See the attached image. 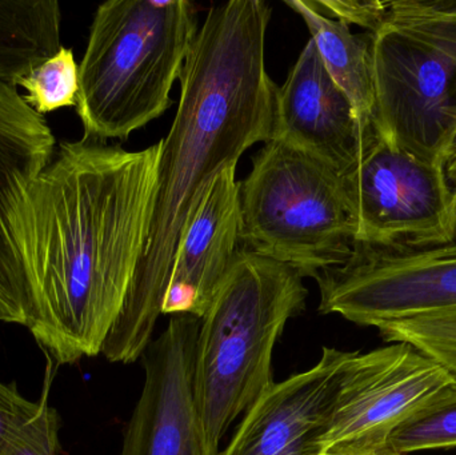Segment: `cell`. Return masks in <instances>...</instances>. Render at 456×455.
<instances>
[{
    "mask_svg": "<svg viewBox=\"0 0 456 455\" xmlns=\"http://www.w3.org/2000/svg\"><path fill=\"white\" fill-rule=\"evenodd\" d=\"M159 154V142H63L11 208L27 329L58 365L102 354L143 253Z\"/></svg>",
    "mask_w": 456,
    "mask_h": 455,
    "instance_id": "1",
    "label": "cell"
},
{
    "mask_svg": "<svg viewBox=\"0 0 456 455\" xmlns=\"http://www.w3.org/2000/svg\"><path fill=\"white\" fill-rule=\"evenodd\" d=\"M271 8L231 0L208 11L184 61L181 101L160 143L141 261L102 354L135 362L162 315L182 238L216 179L271 136L278 85L265 61Z\"/></svg>",
    "mask_w": 456,
    "mask_h": 455,
    "instance_id": "2",
    "label": "cell"
},
{
    "mask_svg": "<svg viewBox=\"0 0 456 455\" xmlns=\"http://www.w3.org/2000/svg\"><path fill=\"white\" fill-rule=\"evenodd\" d=\"M308 291L289 264L240 248L200 320L192 397L205 455L273 384V353Z\"/></svg>",
    "mask_w": 456,
    "mask_h": 455,
    "instance_id": "3",
    "label": "cell"
},
{
    "mask_svg": "<svg viewBox=\"0 0 456 455\" xmlns=\"http://www.w3.org/2000/svg\"><path fill=\"white\" fill-rule=\"evenodd\" d=\"M198 31V8L187 0L99 5L79 64L77 112L86 138L126 141L167 111Z\"/></svg>",
    "mask_w": 456,
    "mask_h": 455,
    "instance_id": "4",
    "label": "cell"
},
{
    "mask_svg": "<svg viewBox=\"0 0 456 455\" xmlns=\"http://www.w3.org/2000/svg\"><path fill=\"white\" fill-rule=\"evenodd\" d=\"M370 35L375 134L446 165L456 143V2L385 3Z\"/></svg>",
    "mask_w": 456,
    "mask_h": 455,
    "instance_id": "5",
    "label": "cell"
},
{
    "mask_svg": "<svg viewBox=\"0 0 456 455\" xmlns=\"http://www.w3.org/2000/svg\"><path fill=\"white\" fill-rule=\"evenodd\" d=\"M241 245L315 278L350 258L355 222L342 175L270 138L240 183Z\"/></svg>",
    "mask_w": 456,
    "mask_h": 455,
    "instance_id": "6",
    "label": "cell"
},
{
    "mask_svg": "<svg viewBox=\"0 0 456 455\" xmlns=\"http://www.w3.org/2000/svg\"><path fill=\"white\" fill-rule=\"evenodd\" d=\"M321 314L379 329L456 307V242L393 246L354 243L350 258L315 277Z\"/></svg>",
    "mask_w": 456,
    "mask_h": 455,
    "instance_id": "7",
    "label": "cell"
},
{
    "mask_svg": "<svg viewBox=\"0 0 456 455\" xmlns=\"http://www.w3.org/2000/svg\"><path fill=\"white\" fill-rule=\"evenodd\" d=\"M342 181L355 242L393 248L455 242L456 189L444 165L377 136Z\"/></svg>",
    "mask_w": 456,
    "mask_h": 455,
    "instance_id": "8",
    "label": "cell"
},
{
    "mask_svg": "<svg viewBox=\"0 0 456 455\" xmlns=\"http://www.w3.org/2000/svg\"><path fill=\"white\" fill-rule=\"evenodd\" d=\"M452 385L456 377L449 369L404 342L350 352L319 448L388 445L401 422Z\"/></svg>",
    "mask_w": 456,
    "mask_h": 455,
    "instance_id": "9",
    "label": "cell"
},
{
    "mask_svg": "<svg viewBox=\"0 0 456 455\" xmlns=\"http://www.w3.org/2000/svg\"><path fill=\"white\" fill-rule=\"evenodd\" d=\"M200 328V318L173 315L144 350L143 389L120 455H205L192 397Z\"/></svg>",
    "mask_w": 456,
    "mask_h": 455,
    "instance_id": "10",
    "label": "cell"
},
{
    "mask_svg": "<svg viewBox=\"0 0 456 455\" xmlns=\"http://www.w3.org/2000/svg\"><path fill=\"white\" fill-rule=\"evenodd\" d=\"M270 138L318 158L340 175L359 162L377 138L374 127L359 122L350 99L327 72L313 39L276 90Z\"/></svg>",
    "mask_w": 456,
    "mask_h": 455,
    "instance_id": "11",
    "label": "cell"
},
{
    "mask_svg": "<svg viewBox=\"0 0 456 455\" xmlns=\"http://www.w3.org/2000/svg\"><path fill=\"white\" fill-rule=\"evenodd\" d=\"M348 353L323 347L313 368L273 382L246 411L230 445L219 455L319 454Z\"/></svg>",
    "mask_w": 456,
    "mask_h": 455,
    "instance_id": "12",
    "label": "cell"
},
{
    "mask_svg": "<svg viewBox=\"0 0 456 455\" xmlns=\"http://www.w3.org/2000/svg\"><path fill=\"white\" fill-rule=\"evenodd\" d=\"M55 155V138L43 115L15 85H0V321L28 326V290L11 242L8 215L21 192Z\"/></svg>",
    "mask_w": 456,
    "mask_h": 455,
    "instance_id": "13",
    "label": "cell"
},
{
    "mask_svg": "<svg viewBox=\"0 0 456 455\" xmlns=\"http://www.w3.org/2000/svg\"><path fill=\"white\" fill-rule=\"evenodd\" d=\"M236 167L219 174L187 227L174 262L162 314L202 320L240 250V183Z\"/></svg>",
    "mask_w": 456,
    "mask_h": 455,
    "instance_id": "14",
    "label": "cell"
},
{
    "mask_svg": "<svg viewBox=\"0 0 456 455\" xmlns=\"http://www.w3.org/2000/svg\"><path fill=\"white\" fill-rule=\"evenodd\" d=\"M307 24L327 72L346 93L359 122L372 127L371 35L353 34L345 21L322 13L311 0H284Z\"/></svg>",
    "mask_w": 456,
    "mask_h": 455,
    "instance_id": "15",
    "label": "cell"
},
{
    "mask_svg": "<svg viewBox=\"0 0 456 455\" xmlns=\"http://www.w3.org/2000/svg\"><path fill=\"white\" fill-rule=\"evenodd\" d=\"M61 11L55 0L0 2V85H15L58 53Z\"/></svg>",
    "mask_w": 456,
    "mask_h": 455,
    "instance_id": "16",
    "label": "cell"
},
{
    "mask_svg": "<svg viewBox=\"0 0 456 455\" xmlns=\"http://www.w3.org/2000/svg\"><path fill=\"white\" fill-rule=\"evenodd\" d=\"M391 449L406 455L456 446V385L447 387L391 433Z\"/></svg>",
    "mask_w": 456,
    "mask_h": 455,
    "instance_id": "17",
    "label": "cell"
},
{
    "mask_svg": "<svg viewBox=\"0 0 456 455\" xmlns=\"http://www.w3.org/2000/svg\"><path fill=\"white\" fill-rule=\"evenodd\" d=\"M24 88L23 98L37 114L77 107L79 95V64L69 48L61 45L55 55L35 67L21 77L18 87Z\"/></svg>",
    "mask_w": 456,
    "mask_h": 455,
    "instance_id": "18",
    "label": "cell"
},
{
    "mask_svg": "<svg viewBox=\"0 0 456 455\" xmlns=\"http://www.w3.org/2000/svg\"><path fill=\"white\" fill-rule=\"evenodd\" d=\"M378 330L383 341L411 345L456 377V307L386 323Z\"/></svg>",
    "mask_w": 456,
    "mask_h": 455,
    "instance_id": "19",
    "label": "cell"
},
{
    "mask_svg": "<svg viewBox=\"0 0 456 455\" xmlns=\"http://www.w3.org/2000/svg\"><path fill=\"white\" fill-rule=\"evenodd\" d=\"M37 411L19 425L0 446V455H61V418L47 402V392Z\"/></svg>",
    "mask_w": 456,
    "mask_h": 455,
    "instance_id": "20",
    "label": "cell"
},
{
    "mask_svg": "<svg viewBox=\"0 0 456 455\" xmlns=\"http://www.w3.org/2000/svg\"><path fill=\"white\" fill-rule=\"evenodd\" d=\"M39 402L26 400L16 389L15 384L0 382V446L11 432L23 424L37 411Z\"/></svg>",
    "mask_w": 456,
    "mask_h": 455,
    "instance_id": "21",
    "label": "cell"
},
{
    "mask_svg": "<svg viewBox=\"0 0 456 455\" xmlns=\"http://www.w3.org/2000/svg\"><path fill=\"white\" fill-rule=\"evenodd\" d=\"M316 455H402L391 449L390 443L382 446L338 445Z\"/></svg>",
    "mask_w": 456,
    "mask_h": 455,
    "instance_id": "22",
    "label": "cell"
},
{
    "mask_svg": "<svg viewBox=\"0 0 456 455\" xmlns=\"http://www.w3.org/2000/svg\"><path fill=\"white\" fill-rule=\"evenodd\" d=\"M444 170H446L447 179H449L450 183L456 189V143L455 146L452 147L449 158H447Z\"/></svg>",
    "mask_w": 456,
    "mask_h": 455,
    "instance_id": "23",
    "label": "cell"
}]
</instances>
